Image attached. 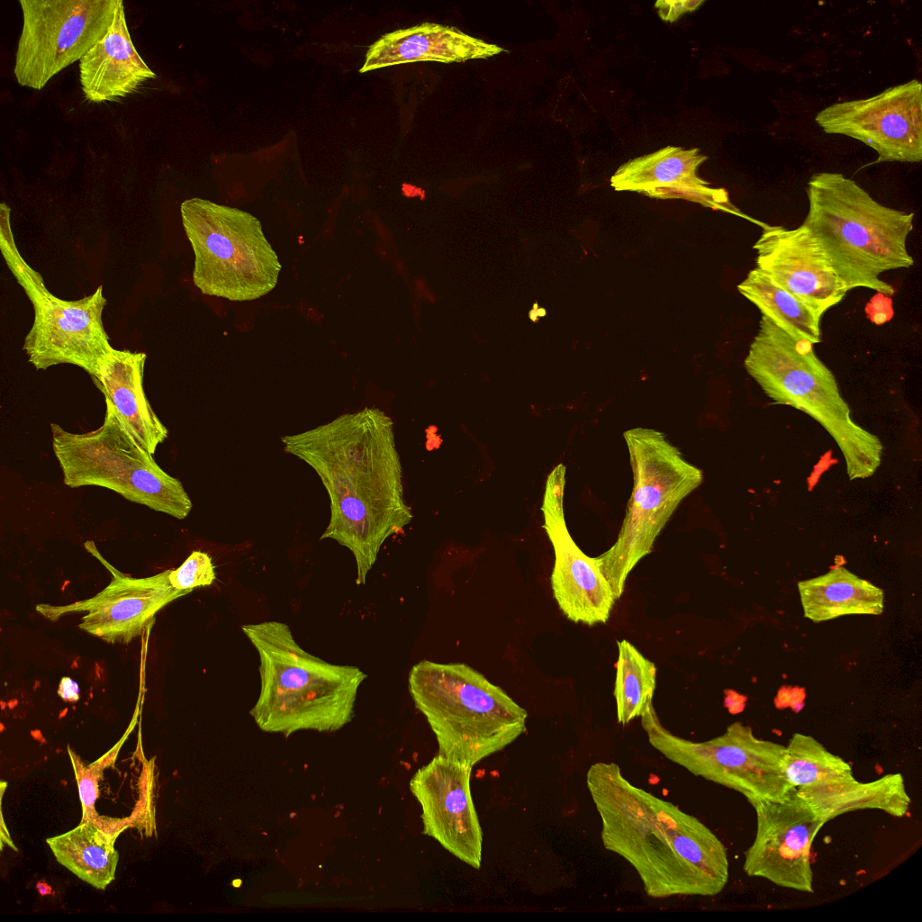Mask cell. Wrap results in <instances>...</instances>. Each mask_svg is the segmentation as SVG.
Returning <instances> with one entry per match:
<instances>
[{"label": "cell", "mask_w": 922, "mask_h": 922, "mask_svg": "<svg viewBox=\"0 0 922 922\" xmlns=\"http://www.w3.org/2000/svg\"><path fill=\"white\" fill-rule=\"evenodd\" d=\"M280 441L287 454L315 471L328 493L330 516L320 539L349 549L356 583L365 584L384 541L413 519L403 496L393 420L366 407Z\"/></svg>", "instance_id": "obj_1"}, {"label": "cell", "mask_w": 922, "mask_h": 922, "mask_svg": "<svg viewBox=\"0 0 922 922\" xmlns=\"http://www.w3.org/2000/svg\"><path fill=\"white\" fill-rule=\"evenodd\" d=\"M586 785L604 848L634 868L648 897H713L724 890L727 848L695 816L632 784L615 763L592 764Z\"/></svg>", "instance_id": "obj_2"}, {"label": "cell", "mask_w": 922, "mask_h": 922, "mask_svg": "<svg viewBox=\"0 0 922 922\" xmlns=\"http://www.w3.org/2000/svg\"><path fill=\"white\" fill-rule=\"evenodd\" d=\"M241 630L259 658L260 691L249 715L261 730L288 737L303 729L333 732L351 721L367 677L360 668L310 654L281 621L244 624Z\"/></svg>", "instance_id": "obj_3"}, {"label": "cell", "mask_w": 922, "mask_h": 922, "mask_svg": "<svg viewBox=\"0 0 922 922\" xmlns=\"http://www.w3.org/2000/svg\"><path fill=\"white\" fill-rule=\"evenodd\" d=\"M806 191L809 210L802 224L846 288L893 295L894 287L881 275L914 265L907 246L914 212L880 203L841 173L812 175Z\"/></svg>", "instance_id": "obj_4"}, {"label": "cell", "mask_w": 922, "mask_h": 922, "mask_svg": "<svg viewBox=\"0 0 922 922\" xmlns=\"http://www.w3.org/2000/svg\"><path fill=\"white\" fill-rule=\"evenodd\" d=\"M813 346L761 315L744 366L773 403L801 411L826 429L844 456L850 480L868 478L881 466L883 446L853 420L835 375Z\"/></svg>", "instance_id": "obj_5"}, {"label": "cell", "mask_w": 922, "mask_h": 922, "mask_svg": "<svg viewBox=\"0 0 922 922\" xmlns=\"http://www.w3.org/2000/svg\"><path fill=\"white\" fill-rule=\"evenodd\" d=\"M408 687L447 758L473 766L526 731V710L464 663L422 660L411 669Z\"/></svg>", "instance_id": "obj_6"}, {"label": "cell", "mask_w": 922, "mask_h": 922, "mask_svg": "<svg viewBox=\"0 0 922 922\" xmlns=\"http://www.w3.org/2000/svg\"><path fill=\"white\" fill-rule=\"evenodd\" d=\"M633 474V489L615 543L594 557L616 600L628 575L650 554L670 518L703 481L702 471L687 461L659 430L637 427L623 432Z\"/></svg>", "instance_id": "obj_7"}, {"label": "cell", "mask_w": 922, "mask_h": 922, "mask_svg": "<svg viewBox=\"0 0 922 922\" xmlns=\"http://www.w3.org/2000/svg\"><path fill=\"white\" fill-rule=\"evenodd\" d=\"M103 424L86 433L50 424L52 449L70 488L100 486L124 499L183 520L193 504L182 483L166 473L130 433L105 399Z\"/></svg>", "instance_id": "obj_8"}, {"label": "cell", "mask_w": 922, "mask_h": 922, "mask_svg": "<svg viewBox=\"0 0 922 922\" xmlns=\"http://www.w3.org/2000/svg\"><path fill=\"white\" fill-rule=\"evenodd\" d=\"M180 212L194 253L193 282L203 294L243 302L276 287L281 264L256 217L201 198L184 201Z\"/></svg>", "instance_id": "obj_9"}, {"label": "cell", "mask_w": 922, "mask_h": 922, "mask_svg": "<svg viewBox=\"0 0 922 922\" xmlns=\"http://www.w3.org/2000/svg\"><path fill=\"white\" fill-rule=\"evenodd\" d=\"M641 718L649 744L692 774L733 790L754 806L782 800L793 790L784 774L785 746L755 736L736 721L706 741H692L670 732L650 702Z\"/></svg>", "instance_id": "obj_10"}, {"label": "cell", "mask_w": 922, "mask_h": 922, "mask_svg": "<svg viewBox=\"0 0 922 922\" xmlns=\"http://www.w3.org/2000/svg\"><path fill=\"white\" fill-rule=\"evenodd\" d=\"M119 0H19L23 27L15 52L17 83L42 89L111 26Z\"/></svg>", "instance_id": "obj_11"}, {"label": "cell", "mask_w": 922, "mask_h": 922, "mask_svg": "<svg viewBox=\"0 0 922 922\" xmlns=\"http://www.w3.org/2000/svg\"><path fill=\"white\" fill-rule=\"evenodd\" d=\"M32 304L34 318L23 349L38 370L60 364L84 369L93 381L113 348L103 322L107 301L103 286L81 299L63 300L52 294L41 275L22 285Z\"/></svg>", "instance_id": "obj_12"}, {"label": "cell", "mask_w": 922, "mask_h": 922, "mask_svg": "<svg viewBox=\"0 0 922 922\" xmlns=\"http://www.w3.org/2000/svg\"><path fill=\"white\" fill-rule=\"evenodd\" d=\"M815 122L826 133L874 149V163L922 160V86L917 79L871 97L835 103L818 112Z\"/></svg>", "instance_id": "obj_13"}, {"label": "cell", "mask_w": 922, "mask_h": 922, "mask_svg": "<svg viewBox=\"0 0 922 922\" xmlns=\"http://www.w3.org/2000/svg\"><path fill=\"white\" fill-rule=\"evenodd\" d=\"M752 807L756 831L744 853L745 873L782 888L812 893L811 846L825 824L795 791L782 800Z\"/></svg>", "instance_id": "obj_14"}, {"label": "cell", "mask_w": 922, "mask_h": 922, "mask_svg": "<svg viewBox=\"0 0 922 922\" xmlns=\"http://www.w3.org/2000/svg\"><path fill=\"white\" fill-rule=\"evenodd\" d=\"M566 468L560 463L547 475L541 511L543 529L554 549L551 588L564 615L588 626L606 623L616 598L594 557L575 544L565 517Z\"/></svg>", "instance_id": "obj_15"}, {"label": "cell", "mask_w": 922, "mask_h": 922, "mask_svg": "<svg viewBox=\"0 0 922 922\" xmlns=\"http://www.w3.org/2000/svg\"><path fill=\"white\" fill-rule=\"evenodd\" d=\"M106 564V563H105ZM112 571V580L95 596L68 605L41 603L36 610L50 620L71 612H86L78 628L102 640L127 645L149 630L156 614L173 601L186 595L169 583L170 570L155 575L133 578Z\"/></svg>", "instance_id": "obj_16"}, {"label": "cell", "mask_w": 922, "mask_h": 922, "mask_svg": "<svg viewBox=\"0 0 922 922\" xmlns=\"http://www.w3.org/2000/svg\"><path fill=\"white\" fill-rule=\"evenodd\" d=\"M472 766L440 754L420 767L410 790L421 806L423 834L479 869L483 833L470 791Z\"/></svg>", "instance_id": "obj_17"}, {"label": "cell", "mask_w": 922, "mask_h": 922, "mask_svg": "<svg viewBox=\"0 0 922 922\" xmlns=\"http://www.w3.org/2000/svg\"><path fill=\"white\" fill-rule=\"evenodd\" d=\"M755 267L822 317L849 291L809 230L761 221Z\"/></svg>", "instance_id": "obj_18"}, {"label": "cell", "mask_w": 922, "mask_h": 922, "mask_svg": "<svg viewBox=\"0 0 922 922\" xmlns=\"http://www.w3.org/2000/svg\"><path fill=\"white\" fill-rule=\"evenodd\" d=\"M707 158L696 148L667 146L622 164L611 176L610 185L616 191L637 192L652 198L686 199L755 223V219L730 202L725 189L712 188L698 176L699 167Z\"/></svg>", "instance_id": "obj_19"}, {"label": "cell", "mask_w": 922, "mask_h": 922, "mask_svg": "<svg viewBox=\"0 0 922 922\" xmlns=\"http://www.w3.org/2000/svg\"><path fill=\"white\" fill-rule=\"evenodd\" d=\"M78 68L83 95L95 104L124 98L156 78L133 45L122 0L108 32L80 59Z\"/></svg>", "instance_id": "obj_20"}, {"label": "cell", "mask_w": 922, "mask_h": 922, "mask_svg": "<svg viewBox=\"0 0 922 922\" xmlns=\"http://www.w3.org/2000/svg\"><path fill=\"white\" fill-rule=\"evenodd\" d=\"M502 51L505 50L502 47L456 27L422 23L383 35L369 47L359 72L414 61L464 62L487 59Z\"/></svg>", "instance_id": "obj_21"}, {"label": "cell", "mask_w": 922, "mask_h": 922, "mask_svg": "<svg viewBox=\"0 0 922 922\" xmlns=\"http://www.w3.org/2000/svg\"><path fill=\"white\" fill-rule=\"evenodd\" d=\"M143 352L113 348L103 362L95 384L110 401L117 415L134 438L150 454L168 436L148 401L144 387Z\"/></svg>", "instance_id": "obj_22"}, {"label": "cell", "mask_w": 922, "mask_h": 922, "mask_svg": "<svg viewBox=\"0 0 922 922\" xmlns=\"http://www.w3.org/2000/svg\"><path fill=\"white\" fill-rule=\"evenodd\" d=\"M824 824L848 812L881 810L895 818L908 815L911 798L902 773H887L870 782L854 775L795 790Z\"/></svg>", "instance_id": "obj_23"}, {"label": "cell", "mask_w": 922, "mask_h": 922, "mask_svg": "<svg viewBox=\"0 0 922 922\" xmlns=\"http://www.w3.org/2000/svg\"><path fill=\"white\" fill-rule=\"evenodd\" d=\"M805 618L818 623L842 616L880 615L884 608L881 588L843 566L798 583Z\"/></svg>", "instance_id": "obj_24"}, {"label": "cell", "mask_w": 922, "mask_h": 922, "mask_svg": "<svg viewBox=\"0 0 922 922\" xmlns=\"http://www.w3.org/2000/svg\"><path fill=\"white\" fill-rule=\"evenodd\" d=\"M118 834L105 832L92 821L46 839L56 860L80 880L104 890L115 878L119 854Z\"/></svg>", "instance_id": "obj_25"}, {"label": "cell", "mask_w": 922, "mask_h": 922, "mask_svg": "<svg viewBox=\"0 0 922 922\" xmlns=\"http://www.w3.org/2000/svg\"><path fill=\"white\" fill-rule=\"evenodd\" d=\"M737 288L761 315L788 334L812 344L821 342L822 317L757 267L751 269Z\"/></svg>", "instance_id": "obj_26"}, {"label": "cell", "mask_w": 922, "mask_h": 922, "mask_svg": "<svg viewBox=\"0 0 922 922\" xmlns=\"http://www.w3.org/2000/svg\"><path fill=\"white\" fill-rule=\"evenodd\" d=\"M619 656L616 668L614 697L617 719L627 725L641 717L652 702L655 689L656 668L653 662L628 641H617Z\"/></svg>", "instance_id": "obj_27"}, {"label": "cell", "mask_w": 922, "mask_h": 922, "mask_svg": "<svg viewBox=\"0 0 922 922\" xmlns=\"http://www.w3.org/2000/svg\"><path fill=\"white\" fill-rule=\"evenodd\" d=\"M783 766L793 790L854 775L848 762L812 736L801 733H794L785 746Z\"/></svg>", "instance_id": "obj_28"}, {"label": "cell", "mask_w": 922, "mask_h": 922, "mask_svg": "<svg viewBox=\"0 0 922 922\" xmlns=\"http://www.w3.org/2000/svg\"><path fill=\"white\" fill-rule=\"evenodd\" d=\"M168 578L174 589L188 594L196 588L211 585L216 578L215 567L207 553L195 550L179 567L170 570Z\"/></svg>", "instance_id": "obj_29"}, {"label": "cell", "mask_w": 922, "mask_h": 922, "mask_svg": "<svg viewBox=\"0 0 922 922\" xmlns=\"http://www.w3.org/2000/svg\"><path fill=\"white\" fill-rule=\"evenodd\" d=\"M864 311L872 323L883 324L890 321L894 315L893 301L889 295L876 293L866 304Z\"/></svg>", "instance_id": "obj_30"}, {"label": "cell", "mask_w": 922, "mask_h": 922, "mask_svg": "<svg viewBox=\"0 0 922 922\" xmlns=\"http://www.w3.org/2000/svg\"><path fill=\"white\" fill-rule=\"evenodd\" d=\"M703 3L704 1H657L655 6L663 20L673 22L680 15L694 11Z\"/></svg>", "instance_id": "obj_31"}, {"label": "cell", "mask_w": 922, "mask_h": 922, "mask_svg": "<svg viewBox=\"0 0 922 922\" xmlns=\"http://www.w3.org/2000/svg\"><path fill=\"white\" fill-rule=\"evenodd\" d=\"M57 692L61 699L69 702H75L80 698L78 684L69 677L61 679Z\"/></svg>", "instance_id": "obj_32"}]
</instances>
